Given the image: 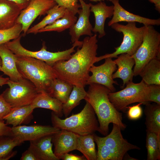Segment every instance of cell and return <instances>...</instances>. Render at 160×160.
I'll return each instance as SVG.
<instances>
[{
	"label": "cell",
	"mask_w": 160,
	"mask_h": 160,
	"mask_svg": "<svg viewBox=\"0 0 160 160\" xmlns=\"http://www.w3.org/2000/svg\"><path fill=\"white\" fill-rule=\"evenodd\" d=\"M105 62L98 66L93 65L89 69L92 73L89 76L86 85L97 84L103 85L108 88L111 92L116 91L113 84L118 85L117 82L114 80L112 76L117 70V66L114 61L111 57L105 59Z\"/></svg>",
	"instance_id": "cell-12"
},
{
	"label": "cell",
	"mask_w": 160,
	"mask_h": 160,
	"mask_svg": "<svg viewBox=\"0 0 160 160\" xmlns=\"http://www.w3.org/2000/svg\"><path fill=\"white\" fill-rule=\"evenodd\" d=\"M18 37L10 41L5 44L7 47L15 54L19 56L34 58L45 62L52 66L56 63L60 61L66 60L71 57L72 53L75 52V48L77 45L73 44L70 49L62 51L52 52L47 51L45 42L42 44L41 49L38 51L29 50L24 48L20 43L21 37Z\"/></svg>",
	"instance_id": "cell-9"
},
{
	"label": "cell",
	"mask_w": 160,
	"mask_h": 160,
	"mask_svg": "<svg viewBox=\"0 0 160 160\" xmlns=\"http://www.w3.org/2000/svg\"><path fill=\"white\" fill-rule=\"evenodd\" d=\"M73 87L71 84L57 78L52 82L48 94L63 103L67 100Z\"/></svg>",
	"instance_id": "cell-28"
},
{
	"label": "cell",
	"mask_w": 160,
	"mask_h": 160,
	"mask_svg": "<svg viewBox=\"0 0 160 160\" xmlns=\"http://www.w3.org/2000/svg\"><path fill=\"white\" fill-rule=\"evenodd\" d=\"M57 4L52 0H31L28 6L21 11L16 22L22 26V32L25 35L31 24L39 16L45 15Z\"/></svg>",
	"instance_id": "cell-11"
},
{
	"label": "cell",
	"mask_w": 160,
	"mask_h": 160,
	"mask_svg": "<svg viewBox=\"0 0 160 160\" xmlns=\"http://www.w3.org/2000/svg\"><path fill=\"white\" fill-rule=\"evenodd\" d=\"M66 9L65 7L57 4L47 11V15L41 21L30 28L26 34L37 33L39 30L62 18L64 15Z\"/></svg>",
	"instance_id": "cell-27"
},
{
	"label": "cell",
	"mask_w": 160,
	"mask_h": 160,
	"mask_svg": "<svg viewBox=\"0 0 160 160\" xmlns=\"http://www.w3.org/2000/svg\"><path fill=\"white\" fill-rule=\"evenodd\" d=\"M11 127H9L4 120L0 121V137L2 136H10Z\"/></svg>",
	"instance_id": "cell-38"
},
{
	"label": "cell",
	"mask_w": 160,
	"mask_h": 160,
	"mask_svg": "<svg viewBox=\"0 0 160 160\" xmlns=\"http://www.w3.org/2000/svg\"><path fill=\"white\" fill-rule=\"evenodd\" d=\"M21 160H38L33 152L28 148L22 154Z\"/></svg>",
	"instance_id": "cell-39"
},
{
	"label": "cell",
	"mask_w": 160,
	"mask_h": 160,
	"mask_svg": "<svg viewBox=\"0 0 160 160\" xmlns=\"http://www.w3.org/2000/svg\"><path fill=\"white\" fill-rule=\"evenodd\" d=\"M114 61L118 68L113 74L112 77L113 79L119 78L122 80L123 88L127 84L132 81L134 76L132 68L135 61L131 56L127 53L120 54Z\"/></svg>",
	"instance_id": "cell-19"
},
{
	"label": "cell",
	"mask_w": 160,
	"mask_h": 160,
	"mask_svg": "<svg viewBox=\"0 0 160 160\" xmlns=\"http://www.w3.org/2000/svg\"><path fill=\"white\" fill-rule=\"evenodd\" d=\"M17 57L5 44L0 45V57L2 63L1 71L9 76L10 80L15 82H18L23 78L17 69Z\"/></svg>",
	"instance_id": "cell-17"
},
{
	"label": "cell",
	"mask_w": 160,
	"mask_h": 160,
	"mask_svg": "<svg viewBox=\"0 0 160 160\" xmlns=\"http://www.w3.org/2000/svg\"><path fill=\"white\" fill-rule=\"evenodd\" d=\"M1 58H0V71H1Z\"/></svg>",
	"instance_id": "cell-45"
},
{
	"label": "cell",
	"mask_w": 160,
	"mask_h": 160,
	"mask_svg": "<svg viewBox=\"0 0 160 160\" xmlns=\"http://www.w3.org/2000/svg\"><path fill=\"white\" fill-rule=\"evenodd\" d=\"M9 79V78H4L2 76L0 75V87L7 84Z\"/></svg>",
	"instance_id": "cell-43"
},
{
	"label": "cell",
	"mask_w": 160,
	"mask_h": 160,
	"mask_svg": "<svg viewBox=\"0 0 160 160\" xmlns=\"http://www.w3.org/2000/svg\"><path fill=\"white\" fill-rule=\"evenodd\" d=\"M142 104H143V103H139L136 105L127 107V110H128L127 115L129 119L136 120L142 116L143 111L140 105Z\"/></svg>",
	"instance_id": "cell-35"
},
{
	"label": "cell",
	"mask_w": 160,
	"mask_h": 160,
	"mask_svg": "<svg viewBox=\"0 0 160 160\" xmlns=\"http://www.w3.org/2000/svg\"><path fill=\"white\" fill-rule=\"evenodd\" d=\"M114 11L112 18L108 23V26L121 22H138L144 25H160V19H152L134 14L125 9L120 4L119 0H112Z\"/></svg>",
	"instance_id": "cell-16"
},
{
	"label": "cell",
	"mask_w": 160,
	"mask_h": 160,
	"mask_svg": "<svg viewBox=\"0 0 160 160\" xmlns=\"http://www.w3.org/2000/svg\"><path fill=\"white\" fill-rule=\"evenodd\" d=\"M53 135L45 136L30 141L28 148L33 152L38 160H60L52 151V140Z\"/></svg>",
	"instance_id": "cell-21"
},
{
	"label": "cell",
	"mask_w": 160,
	"mask_h": 160,
	"mask_svg": "<svg viewBox=\"0 0 160 160\" xmlns=\"http://www.w3.org/2000/svg\"><path fill=\"white\" fill-rule=\"evenodd\" d=\"M89 1L92 2H97V1H103L105 0H89ZM108 1H111L112 0H106Z\"/></svg>",
	"instance_id": "cell-44"
},
{
	"label": "cell",
	"mask_w": 160,
	"mask_h": 160,
	"mask_svg": "<svg viewBox=\"0 0 160 160\" xmlns=\"http://www.w3.org/2000/svg\"><path fill=\"white\" fill-rule=\"evenodd\" d=\"M17 4L23 9L28 5L31 0H8Z\"/></svg>",
	"instance_id": "cell-41"
},
{
	"label": "cell",
	"mask_w": 160,
	"mask_h": 160,
	"mask_svg": "<svg viewBox=\"0 0 160 160\" xmlns=\"http://www.w3.org/2000/svg\"><path fill=\"white\" fill-rule=\"evenodd\" d=\"M123 89L111 92L108 95L110 101L117 110L125 112L129 104L135 103H143L145 104L149 102L148 85L142 80L138 83L130 82Z\"/></svg>",
	"instance_id": "cell-8"
},
{
	"label": "cell",
	"mask_w": 160,
	"mask_h": 160,
	"mask_svg": "<svg viewBox=\"0 0 160 160\" xmlns=\"http://www.w3.org/2000/svg\"><path fill=\"white\" fill-rule=\"evenodd\" d=\"M60 130L49 125H20L11 127L10 136L23 143L25 141H33L45 136L53 135Z\"/></svg>",
	"instance_id": "cell-13"
},
{
	"label": "cell",
	"mask_w": 160,
	"mask_h": 160,
	"mask_svg": "<svg viewBox=\"0 0 160 160\" xmlns=\"http://www.w3.org/2000/svg\"><path fill=\"white\" fill-rule=\"evenodd\" d=\"M79 135L65 129H60L52 135V141L54 146V152L59 159L65 153L76 150Z\"/></svg>",
	"instance_id": "cell-15"
},
{
	"label": "cell",
	"mask_w": 160,
	"mask_h": 160,
	"mask_svg": "<svg viewBox=\"0 0 160 160\" xmlns=\"http://www.w3.org/2000/svg\"><path fill=\"white\" fill-rule=\"evenodd\" d=\"M22 143L17 139L11 136L0 137V160H7L14 156L16 151L13 149Z\"/></svg>",
	"instance_id": "cell-31"
},
{
	"label": "cell",
	"mask_w": 160,
	"mask_h": 160,
	"mask_svg": "<svg viewBox=\"0 0 160 160\" xmlns=\"http://www.w3.org/2000/svg\"><path fill=\"white\" fill-rule=\"evenodd\" d=\"M145 104L146 130L160 135V105L149 102Z\"/></svg>",
	"instance_id": "cell-23"
},
{
	"label": "cell",
	"mask_w": 160,
	"mask_h": 160,
	"mask_svg": "<svg viewBox=\"0 0 160 160\" xmlns=\"http://www.w3.org/2000/svg\"></svg>",
	"instance_id": "cell-46"
},
{
	"label": "cell",
	"mask_w": 160,
	"mask_h": 160,
	"mask_svg": "<svg viewBox=\"0 0 160 160\" xmlns=\"http://www.w3.org/2000/svg\"><path fill=\"white\" fill-rule=\"evenodd\" d=\"M80 3L81 9L78 13V20L69 29V34L72 43H79L80 37L83 35L91 36L93 27L89 20L90 14L91 3L87 4L83 0H78Z\"/></svg>",
	"instance_id": "cell-14"
},
{
	"label": "cell",
	"mask_w": 160,
	"mask_h": 160,
	"mask_svg": "<svg viewBox=\"0 0 160 160\" xmlns=\"http://www.w3.org/2000/svg\"><path fill=\"white\" fill-rule=\"evenodd\" d=\"M62 104L59 100L45 93H39L31 104L34 109L39 108L51 110L59 117L63 115Z\"/></svg>",
	"instance_id": "cell-24"
},
{
	"label": "cell",
	"mask_w": 160,
	"mask_h": 160,
	"mask_svg": "<svg viewBox=\"0 0 160 160\" xmlns=\"http://www.w3.org/2000/svg\"><path fill=\"white\" fill-rule=\"evenodd\" d=\"M121 130L119 126L113 124L111 131L106 136L101 137L94 134L98 149L97 160H122L128 151L140 150L124 139Z\"/></svg>",
	"instance_id": "cell-5"
},
{
	"label": "cell",
	"mask_w": 160,
	"mask_h": 160,
	"mask_svg": "<svg viewBox=\"0 0 160 160\" xmlns=\"http://www.w3.org/2000/svg\"><path fill=\"white\" fill-rule=\"evenodd\" d=\"M154 4L155 9L160 12V0H148Z\"/></svg>",
	"instance_id": "cell-42"
},
{
	"label": "cell",
	"mask_w": 160,
	"mask_h": 160,
	"mask_svg": "<svg viewBox=\"0 0 160 160\" xmlns=\"http://www.w3.org/2000/svg\"><path fill=\"white\" fill-rule=\"evenodd\" d=\"M87 94L84 87L73 86L72 90L67 101L62 104V111L66 117L78 105L81 101L84 99Z\"/></svg>",
	"instance_id": "cell-30"
},
{
	"label": "cell",
	"mask_w": 160,
	"mask_h": 160,
	"mask_svg": "<svg viewBox=\"0 0 160 160\" xmlns=\"http://www.w3.org/2000/svg\"><path fill=\"white\" fill-rule=\"evenodd\" d=\"M145 26L142 42L132 56L135 61L134 76L139 75L144 67L152 60L160 59V33L153 25Z\"/></svg>",
	"instance_id": "cell-6"
},
{
	"label": "cell",
	"mask_w": 160,
	"mask_h": 160,
	"mask_svg": "<svg viewBox=\"0 0 160 160\" xmlns=\"http://www.w3.org/2000/svg\"><path fill=\"white\" fill-rule=\"evenodd\" d=\"M140 75L147 85H160V59L154 58L143 68Z\"/></svg>",
	"instance_id": "cell-25"
},
{
	"label": "cell",
	"mask_w": 160,
	"mask_h": 160,
	"mask_svg": "<svg viewBox=\"0 0 160 160\" xmlns=\"http://www.w3.org/2000/svg\"><path fill=\"white\" fill-rule=\"evenodd\" d=\"M89 85L84 100L89 103L97 116L99 132L106 136L108 134L109 124H115L123 130L126 125L122 121V113L117 110L110 101L108 95L111 91L100 84Z\"/></svg>",
	"instance_id": "cell-2"
},
{
	"label": "cell",
	"mask_w": 160,
	"mask_h": 160,
	"mask_svg": "<svg viewBox=\"0 0 160 160\" xmlns=\"http://www.w3.org/2000/svg\"><path fill=\"white\" fill-rule=\"evenodd\" d=\"M7 84L9 88L6 89L2 94L12 108L31 104L39 93L31 82L23 78L18 82L9 79Z\"/></svg>",
	"instance_id": "cell-10"
},
{
	"label": "cell",
	"mask_w": 160,
	"mask_h": 160,
	"mask_svg": "<svg viewBox=\"0 0 160 160\" xmlns=\"http://www.w3.org/2000/svg\"><path fill=\"white\" fill-rule=\"evenodd\" d=\"M149 93L148 101L153 102L160 105V85H148Z\"/></svg>",
	"instance_id": "cell-36"
},
{
	"label": "cell",
	"mask_w": 160,
	"mask_h": 160,
	"mask_svg": "<svg viewBox=\"0 0 160 160\" xmlns=\"http://www.w3.org/2000/svg\"><path fill=\"white\" fill-rule=\"evenodd\" d=\"M21 32L22 26L18 23H16L11 28L0 30V45L5 44L18 37Z\"/></svg>",
	"instance_id": "cell-33"
},
{
	"label": "cell",
	"mask_w": 160,
	"mask_h": 160,
	"mask_svg": "<svg viewBox=\"0 0 160 160\" xmlns=\"http://www.w3.org/2000/svg\"><path fill=\"white\" fill-rule=\"evenodd\" d=\"M52 126L60 129H65L79 135L93 134L99 131V124L95 111L87 101L79 113L62 119L53 111L51 113Z\"/></svg>",
	"instance_id": "cell-4"
},
{
	"label": "cell",
	"mask_w": 160,
	"mask_h": 160,
	"mask_svg": "<svg viewBox=\"0 0 160 160\" xmlns=\"http://www.w3.org/2000/svg\"><path fill=\"white\" fill-rule=\"evenodd\" d=\"M63 160H86L84 156H80L76 154L65 153L61 159Z\"/></svg>",
	"instance_id": "cell-40"
},
{
	"label": "cell",
	"mask_w": 160,
	"mask_h": 160,
	"mask_svg": "<svg viewBox=\"0 0 160 160\" xmlns=\"http://www.w3.org/2000/svg\"><path fill=\"white\" fill-rule=\"evenodd\" d=\"M94 134L79 135L78 137L76 150L81 152L87 160H97Z\"/></svg>",
	"instance_id": "cell-29"
},
{
	"label": "cell",
	"mask_w": 160,
	"mask_h": 160,
	"mask_svg": "<svg viewBox=\"0 0 160 160\" xmlns=\"http://www.w3.org/2000/svg\"><path fill=\"white\" fill-rule=\"evenodd\" d=\"M147 160L160 159V135L146 130Z\"/></svg>",
	"instance_id": "cell-32"
},
{
	"label": "cell",
	"mask_w": 160,
	"mask_h": 160,
	"mask_svg": "<svg viewBox=\"0 0 160 160\" xmlns=\"http://www.w3.org/2000/svg\"><path fill=\"white\" fill-rule=\"evenodd\" d=\"M111 26L116 31L123 33L122 41L119 46L115 48V51L113 53L97 57V62L107 57L117 58L118 55L123 53L132 56L142 42L145 28V25L137 27L136 22H129L126 25L116 23Z\"/></svg>",
	"instance_id": "cell-7"
},
{
	"label": "cell",
	"mask_w": 160,
	"mask_h": 160,
	"mask_svg": "<svg viewBox=\"0 0 160 160\" xmlns=\"http://www.w3.org/2000/svg\"><path fill=\"white\" fill-rule=\"evenodd\" d=\"M57 5L65 7L67 9L71 11L76 15L78 13L81 6L78 2V0H52Z\"/></svg>",
	"instance_id": "cell-34"
},
{
	"label": "cell",
	"mask_w": 160,
	"mask_h": 160,
	"mask_svg": "<svg viewBox=\"0 0 160 160\" xmlns=\"http://www.w3.org/2000/svg\"><path fill=\"white\" fill-rule=\"evenodd\" d=\"M77 20V17L76 15L67 9L64 15L62 18L39 30L37 33L50 31L62 32L67 29H69Z\"/></svg>",
	"instance_id": "cell-26"
},
{
	"label": "cell",
	"mask_w": 160,
	"mask_h": 160,
	"mask_svg": "<svg viewBox=\"0 0 160 160\" xmlns=\"http://www.w3.org/2000/svg\"><path fill=\"white\" fill-rule=\"evenodd\" d=\"M22 10L14 2L8 0H0V30L14 26Z\"/></svg>",
	"instance_id": "cell-20"
},
{
	"label": "cell",
	"mask_w": 160,
	"mask_h": 160,
	"mask_svg": "<svg viewBox=\"0 0 160 160\" xmlns=\"http://www.w3.org/2000/svg\"><path fill=\"white\" fill-rule=\"evenodd\" d=\"M97 35L85 38L81 47L68 60L56 63L52 67L57 78L79 87H84L89 75L90 68L97 62Z\"/></svg>",
	"instance_id": "cell-1"
},
{
	"label": "cell",
	"mask_w": 160,
	"mask_h": 160,
	"mask_svg": "<svg viewBox=\"0 0 160 160\" xmlns=\"http://www.w3.org/2000/svg\"><path fill=\"white\" fill-rule=\"evenodd\" d=\"M35 109L31 105L19 108H12L9 113L4 118L7 125L13 127L29 123L33 118V113Z\"/></svg>",
	"instance_id": "cell-22"
},
{
	"label": "cell",
	"mask_w": 160,
	"mask_h": 160,
	"mask_svg": "<svg viewBox=\"0 0 160 160\" xmlns=\"http://www.w3.org/2000/svg\"><path fill=\"white\" fill-rule=\"evenodd\" d=\"M90 10L94 14L95 20L92 32L98 33V38H101L106 34L104 27L106 19L111 18L113 15V6H108L105 2L100 1L95 5L91 3Z\"/></svg>",
	"instance_id": "cell-18"
},
{
	"label": "cell",
	"mask_w": 160,
	"mask_h": 160,
	"mask_svg": "<svg viewBox=\"0 0 160 160\" xmlns=\"http://www.w3.org/2000/svg\"><path fill=\"white\" fill-rule=\"evenodd\" d=\"M16 55L17 67L22 76L31 82L39 93L48 94L52 82L57 78L53 67L39 60Z\"/></svg>",
	"instance_id": "cell-3"
},
{
	"label": "cell",
	"mask_w": 160,
	"mask_h": 160,
	"mask_svg": "<svg viewBox=\"0 0 160 160\" xmlns=\"http://www.w3.org/2000/svg\"><path fill=\"white\" fill-rule=\"evenodd\" d=\"M12 108L3 97L2 93L0 95V121L4 120V118L11 111Z\"/></svg>",
	"instance_id": "cell-37"
}]
</instances>
